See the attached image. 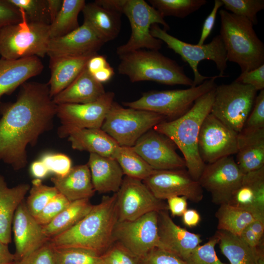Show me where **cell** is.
Wrapping results in <instances>:
<instances>
[{
  "instance_id": "6da1fadb",
  "label": "cell",
  "mask_w": 264,
  "mask_h": 264,
  "mask_svg": "<svg viewBox=\"0 0 264 264\" xmlns=\"http://www.w3.org/2000/svg\"><path fill=\"white\" fill-rule=\"evenodd\" d=\"M57 105L47 84L26 82L14 102H0V161L15 171L28 162L26 148L53 127Z\"/></svg>"
},
{
  "instance_id": "7a4b0ae2",
  "label": "cell",
  "mask_w": 264,
  "mask_h": 264,
  "mask_svg": "<svg viewBox=\"0 0 264 264\" xmlns=\"http://www.w3.org/2000/svg\"><path fill=\"white\" fill-rule=\"evenodd\" d=\"M116 193L104 196L100 202L75 225L49 240L55 248H78L102 255L113 242L118 221Z\"/></svg>"
},
{
  "instance_id": "3957f363",
  "label": "cell",
  "mask_w": 264,
  "mask_h": 264,
  "mask_svg": "<svg viewBox=\"0 0 264 264\" xmlns=\"http://www.w3.org/2000/svg\"><path fill=\"white\" fill-rule=\"evenodd\" d=\"M215 88L198 98L181 116L175 120L163 121L153 128L168 137L180 150L187 172L197 181L206 165L198 152V135L203 120L210 113Z\"/></svg>"
},
{
  "instance_id": "277c9868",
  "label": "cell",
  "mask_w": 264,
  "mask_h": 264,
  "mask_svg": "<svg viewBox=\"0 0 264 264\" xmlns=\"http://www.w3.org/2000/svg\"><path fill=\"white\" fill-rule=\"evenodd\" d=\"M219 14L220 35L225 48L227 61L238 65L241 73L264 64V44L257 36L252 23L226 10H220Z\"/></svg>"
},
{
  "instance_id": "5b68a950",
  "label": "cell",
  "mask_w": 264,
  "mask_h": 264,
  "mask_svg": "<svg viewBox=\"0 0 264 264\" xmlns=\"http://www.w3.org/2000/svg\"><path fill=\"white\" fill-rule=\"evenodd\" d=\"M118 73L132 82L149 81L167 85L193 87V80L175 61L158 50L139 49L119 56Z\"/></svg>"
},
{
  "instance_id": "8992f818",
  "label": "cell",
  "mask_w": 264,
  "mask_h": 264,
  "mask_svg": "<svg viewBox=\"0 0 264 264\" xmlns=\"http://www.w3.org/2000/svg\"><path fill=\"white\" fill-rule=\"evenodd\" d=\"M112 8L114 11L124 14L131 27L128 42L116 49L118 56L143 48L158 50L161 48L163 42L151 35V26L160 24L166 31L170 27L155 8L144 0H113Z\"/></svg>"
},
{
  "instance_id": "52a82bcc",
  "label": "cell",
  "mask_w": 264,
  "mask_h": 264,
  "mask_svg": "<svg viewBox=\"0 0 264 264\" xmlns=\"http://www.w3.org/2000/svg\"><path fill=\"white\" fill-rule=\"evenodd\" d=\"M220 77H223L214 76L199 85L186 89L148 91L135 101L123 104L129 108L159 114L168 121L175 120L188 111L198 98L216 88L215 80Z\"/></svg>"
},
{
  "instance_id": "ba28073f",
  "label": "cell",
  "mask_w": 264,
  "mask_h": 264,
  "mask_svg": "<svg viewBox=\"0 0 264 264\" xmlns=\"http://www.w3.org/2000/svg\"><path fill=\"white\" fill-rule=\"evenodd\" d=\"M20 11L22 17L21 22L0 30V55L8 60L44 57L50 39L49 25L29 22Z\"/></svg>"
},
{
  "instance_id": "9c48e42d",
  "label": "cell",
  "mask_w": 264,
  "mask_h": 264,
  "mask_svg": "<svg viewBox=\"0 0 264 264\" xmlns=\"http://www.w3.org/2000/svg\"><path fill=\"white\" fill-rule=\"evenodd\" d=\"M150 33L154 37L165 43L169 48L180 55L183 61L188 64L194 75L193 87L213 77L203 76L198 71V65L204 60L214 62L220 71L219 75L226 77L223 75L227 66L226 51L220 35L214 37L209 43L199 45L179 40L168 34L158 24H154L151 26Z\"/></svg>"
},
{
  "instance_id": "30bf717a",
  "label": "cell",
  "mask_w": 264,
  "mask_h": 264,
  "mask_svg": "<svg viewBox=\"0 0 264 264\" xmlns=\"http://www.w3.org/2000/svg\"><path fill=\"white\" fill-rule=\"evenodd\" d=\"M166 120L165 117L159 114L125 108L113 102L101 129L120 146L132 147L145 133Z\"/></svg>"
},
{
  "instance_id": "8fae6325",
  "label": "cell",
  "mask_w": 264,
  "mask_h": 264,
  "mask_svg": "<svg viewBox=\"0 0 264 264\" xmlns=\"http://www.w3.org/2000/svg\"><path fill=\"white\" fill-rule=\"evenodd\" d=\"M257 91L253 87L235 80L217 86L210 113L239 133L252 110Z\"/></svg>"
},
{
  "instance_id": "7c38bea8",
  "label": "cell",
  "mask_w": 264,
  "mask_h": 264,
  "mask_svg": "<svg viewBox=\"0 0 264 264\" xmlns=\"http://www.w3.org/2000/svg\"><path fill=\"white\" fill-rule=\"evenodd\" d=\"M113 242L122 244L140 259L155 248H162L158 229V212L148 213L132 221H117Z\"/></svg>"
},
{
  "instance_id": "4fadbf2b",
  "label": "cell",
  "mask_w": 264,
  "mask_h": 264,
  "mask_svg": "<svg viewBox=\"0 0 264 264\" xmlns=\"http://www.w3.org/2000/svg\"><path fill=\"white\" fill-rule=\"evenodd\" d=\"M243 176L233 157L229 156L206 164L198 181L210 193L212 202L220 205L231 203Z\"/></svg>"
},
{
  "instance_id": "5bb4252c",
  "label": "cell",
  "mask_w": 264,
  "mask_h": 264,
  "mask_svg": "<svg viewBox=\"0 0 264 264\" xmlns=\"http://www.w3.org/2000/svg\"><path fill=\"white\" fill-rule=\"evenodd\" d=\"M116 194L118 221H132L151 212L168 210L167 203L157 198L139 179L125 176Z\"/></svg>"
},
{
  "instance_id": "9a60e30c",
  "label": "cell",
  "mask_w": 264,
  "mask_h": 264,
  "mask_svg": "<svg viewBox=\"0 0 264 264\" xmlns=\"http://www.w3.org/2000/svg\"><path fill=\"white\" fill-rule=\"evenodd\" d=\"M238 133L209 113L203 120L198 138V149L205 164L213 163L237 152Z\"/></svg>"
},
{
  "instance_id": "2e32d148",
  "label": "cell",
  "mask_w": 264,
  "mask_h": 264,
  "mask_svg": "<svg viewBox=\"0 0 264 264\" xmlns=\"http://www.w3.org/2000/svg\"><path fill=\"white\" fill-rule=\"evenodd\" d=\"M143 182L159 199L183 196L198 203L203 198V189L198 181L194 179L185 169L155 170Z\"/></svg>"
},
{
  "instance_id": "e0dca14e",
  "label": "cell",
  "mask_w": 264,
  "mask_h": 264,
  "mask_svg": "<svg viewBox=\"0 0 264 264\" xmlns=\"http://www.w3.org/2000/svg\"><path fill=\"white\" fill-rule=\"evenodd\" d=\"M176 147L168 137L152 129L132 147L154 170L185 169V160L177 153Z\"/></svg>"
},
{
  "instance_id": "ac0fdd59",
  "label": "cell",
  "mask_w": 264,
  "mask_h": 264,
  "mask_svg": "<svg viewBox=\"0 0 264 264\" xmlns=\"http://www.w3.org/2000/svg\"><path fill=\"white\" fill-rule=\"evenodd\" d=\"M114 96V92L108 91L90 103L57 105L56 116L63 127L101 128Z\"/></svg>"
},
{
  "instance_id": "d6986e66",
  "label": "cell",
  "mask_w": 264,
  "mask_h": 264,
  "mask_svg": "<svg viewBox=\"0 0 264 264\" xmlns=\"http://www.w3.org/2000/svg\"><path fill=\"white\" fill-rule=\"evenodd\" d=\"M105 43L86 22L62 37L50 39L47 55L54 57H78L97 54Z\"/></svg>"
},
{
  "instance_id": "ffe728a7",
  "label": "cell",
  "mask_w": 264,
  "mask_h": 264,
  "mask_svg": "<svg viewBox=\"0 0 264 264\" xmlns=\"http://www.w3.org/2000/svg\"><path fill=\"white\" fill-rule=\"evenodd\" d=\"M12 229L16 247L15 260H19L45 244L49 240L42 226L29 212L23 200L15 213Z\"/></svg>"
},
{
  "instance_id": "44dd1931",
  "label": "cell",
  "mask_w": 264,
  "mask_h": 264,
  "mask_svg": "<svg viewBox=\"0 0 264 264\" xmlns=\"http://www.w3.org/2000/svg\"><path fill=\"white\" fill-rule=\"evenodd\" d=\"M58 135L67 137L73 149L114 158L119 145L101 128H78L60 126Z\"/></svg>"
},
{
  "instance_id": "7402d4cb",
  "label": "cell",
  "mask_w": 264,
  "mask_h": 264,
  "mask_svg": "<svg viewBox=\"0 0 264 264\" xmlns=\"http://www.w3.org/2000/svg\"><path fill=\"white\" fill-rule=\"evenodd\" d=\"M168 210L158 212V229L162 249L185 261L202 242L200 235L188 231L177 225Z\"/></svg>"
},
{
  "instance_id": "603a6c76",
  "label": "cell",
  "mask_w": 264,
  "mask_h": 264,
  "mask_svg": "<svg viewBox=\"0 0 264 264\" xmlns=\"http://www.w3.org/2000/svg\"><path fill=\"white\" fill-rule=\"evenodd\" d=\"M44 65L40 58L0 59V98L11 94L29 79L40 74Z\"/></svg>"
},
{
  "instance_id": "cb8c5ba5",
  "label": "cell",
  "mask_w": 264,
  "mask_h": 264,
  "mask_svg": "<svg viewBox=\"0 0 264 264\" xmlns=\"http://www.w3.org/2000/svg\"><path fill=\"white\" fill-rule=\"evenodd\" d=\"M236 163L244 174L264 167V128L242 129L237 137Z\"/></svg>"
},
{
  "instance_id": "d4e9b609",
  "label": "cell",
  "mask_w": 264,
  "mask_h": 264,
  "mask_svg": "<svg viewBox=\"0 0 264 264\" xmlns=\"http://www.w3.org/2000/svg\"><path fill=\"white\" fill-rule=\"evenodd\" d=\"M87 164L95 191L99 193L118 192L124 174L115 158L90 153Z\"/></svg>"
},
{
  "instance_id": "484cf974",
  "label": "cell",
  "mask_w": 264,
  "mask_h": 264,
  "mask_svg": "<svg viewBox=\"0 0 264 264\" xmlns=\"http://www.w3.org/2000/svg\"><path fill=\"white\" fill-rule=\"evenodd\" d=\"M30 188L27 183L10 188L4 177L0 175V240L6 244L12 241V222L16 210Z\"/></svg>"
},
{
  "instance_id": "4316f807",
  "label": "cell",
  "mask_w": 264,
  "mask_h": 264,
  "mask_svg": "<svg viewBox=\"0 0 264 264\" xmlns=\"http://www.w3.org/2000/svg\"><path fill=\"white\" fill-rule=\"evenodd\" d=\"M51 181L59 193L70 202L89 199L95 192L87 164L72 167L65 176H55Z\"/></svg>"
},
{
  "instance_id": "83f0119b",
  "label": "cell",
  "mask_w": 264,
  "mask_h": 264,
  "mask_svg": "<svg viewBox=\"0 0 264 264\" xmlns=\"http://www.w3.org/2000/svg\"><path fill=\"white\" fill-rule=\"evenodd\" d=\"M96 54L49 57L51 75L47 84L51 97L68 87L86 67L89 59Z\"/></svg>"
},
{
  "instance_id": "f1b7e54d",
  "label": "cell",
  "mask_w": 264,
  "mask_h": 264,
  "mask_svg": "<svg viewBox=\"0 0 264 264\" xmlns=\"http://www.w3.org/2000/svg\"><path fill=\"white\" fill-rule=\"evenodd\" d=\"M105 92L102 84L94 79L86 66L68 87L52 99L56 105L85 104L96 101Z\"/></svg>"
},
{
  "instance_id": "f546056e",
  "label": "cell",
  "mask_w": 264,
  "mask_h": 264,
  "mask_svg": "<svg viewBox=\"0 0 264 264\" xmlns=\"http://www.w3.org/2000/svg\"><path fill=\"white\" fill-rule=\"evenodd\" d=\"M82 12L84 22L88 23L105 43L117 37L121 28V14L106 9L95 1L86 3Z\"/></svg>"
},
{
  "instance_id": "4dcf8cb0",
  "label": "cell",
  "mask_w": 264,
  "mask_h": 264,
  "mask_svg": "<svg viewBox=\"0 0 264 264\" xmlns=\"http://www.w3.org/2000/svg\"><path fill=\"white\" fill-rule=\"evenodd\" d=\"M261 215H264V212L230 204L220 205L215 214L218 230L226 231L239 237L246 227Z\"/></svg>"
},
{
  "instance_id": "1f68e13d",
  "label": "cell",
  "mask_w": 264,
  "mask_h": 264,
  "mask_svg": "<svg viewBox=\"0 0 264 264\" xmlns=\"http://www.w3.org/2000/svg\"><path fill=\"white\" fill-rule=\"evenodd\" d=\"M222 254L230 264H257L258 246L252 248L240 237L218 230L215 233Z\"/></svg>"
},
{
  "instance_id": "d6a6232c",
  "label": "cell",
  "mask_w": 264,
  "mask_h": 264,
  "mask_svg": "<svg viewBox=\"0 0 264 264\" xmlns=\"http://www.w3.org/2000/svg\"><path fill=\"white\" fill-rule=\"evenodd\" d=\"M93 206L88 198L71 202L49 223L42 226L44 233L50 239L64 232L86 216Z\"/></svg>"
},
{
  "instance_id": "836d02e7",
  "label": "cell",
  "mask_w": 264,
  "mask_h": 264,
  "mask_svg": "<svg viewBox=\"0 0 264 264\" xmlns=\"http://www.w3.org/2000/svg\"><path fill=\"white\" fill-rule=\"evenodd\" d=\"M86 4L84 0H63L62 8L49 25L50 38L62 37L80 25L78 17Z\"/></svg>"
},
{
  "instance_id": "e575fe53",
  "label": "cell",
  "mask_w": 264,
  "mask_h": 264,
  "mask_svg": "<svg viewBox=\"0 0 264 264\" xmlns=\"http://www.w3.org/2000/svg\"><path fill=\"white\" fill-rule=\"evenodd\" d=\"M121 168L124 175L143 180L154 171L132 147L119 146L114 157Z\"/></svg>"
},
{
  "instance_id": "d590c367",
  "label": "cell",
  "mask_w": 264,
  "mask_h": 264,
  "mask_svg": "<svg viewBox=\"0 0 264 264\" xmlns=\"http://www.w3.org/2000/svg\"><path fill=\"white\" fill-rule=\"evenodd\" d=\"M148 1L164 18L174 16L181 19L197 11L207 3L206 0H149Z\"/></svg>"
},
{
  "instance_id": "8d00e7d4",
  "label": "cell",
  "mask_w": 264,
  "mask_h": 264,
  "mask_svg": "<svg viewBox=\"0 0 264 264\" xmlns=\"http://www.w3.org/2000/svg\"><path fill=\"white\" fill-rule=\"evenodd\" d=\"M25 202L26 207L30 214L36 216L59 192L53 186L44 184L41 179L35 178L32 181V187Z\"/></svg>"
},
{
  "instance_id": "74e56055",
  "label": "cell",
  "mask_w": 264,
  "mask_h": 264,
  "mask_svg": "<svg viewBox=\"0 0 264 264\" xmlns=\"http://www.w3.org/2000/svg\"><path fill=\"white\" fill-rule=\"evenodd\" d=\"M53 251L55 264H104L102 255L90 250L53 247Z\"/></svg>"
},
{
  "instance_id": "f35d334b",
  "label": "cell",
  "mask_w": 264,
  "mask_h": 264,
  "mask_svg": "<svg viewBox=\"0 0 264 264\" xmlns=\"http://www.w3.org/2000/svg\"><path fill=\"white\" fill-rule=\"evenodd\" d=\"M22 12L29 22L50 25L47 0H8Z\"/></svg>"
},
{
  "instance_id": "ab89813d",
  "label": "cell",
  "mask_w": 264,
  "mask_h": 264,
  "mask_svg": "<svg viewBox=\"0 0 264 264\" xmlns=\"http://www.w3.org/2000/svg\"><path fill=\"white\" fill-rule=\"evenodd\" d=\"M226 10L258 23L257 13L264 9V0H221Z\"/></svg>"
},
{
  "instance_id": "60d3db41",
  "label": "cell",
  "mask_w": 264,
  "mask_h": 264,
  "mask_svg": "<svg viewBox=\"0 0 264 264\" xmlns=\"http://www.w3.org/2000/svg\"><path fill=\"white\" fill-rule=\"evenodd\" d=\"M218 242L215 235L204 244L199 245L185 260L186 264H225L217 255L215 246Z\"/></svg>"
},
{
  "instance_id": "b9f144b4",
  "label": "cell",
  "mask_w": 264,
  "mask_h": 264,
  "mask_svg": "<svg viewBox=\"0 0 264 264\" xmlns=\"http://www.w3.org/2000/svg\"><path fill=\"white\" fill-rule=\"evenodd\" d=\"M102 257L104 264H140L139 259L117 242H113Z\"/></svg>"
},
{
  "instance_id": "7bdbcfd3",
  "label": "cell",
  "mask_w": 264,
  "mask_h": 264,
  "mask_svg": "<svg viewBox=\"0 0 264 264\" xmlns=\"http://www.w3.org/2000/svg\"><path fill=\"white\" fill-rule=\"evenodd\" d=\"M70 202L64 196L59 193L49 201L34 218L41 226L46 225L66 208Z\"/></svg>"
},
{
  "instance_id": "ee69618b",
  "label": "cell",
  "mask_w": 264,
  "mask_h": 264,
  "mask_svg": "<svg viewBox=\"0 0 264 264\" xmlns=\"http://www.w3.org/2000/svg\"><path fill=\"white\" fill-rule=\"evenodd\" d=\"M40 159L44 164L49 173H53L57 176H65L72 167L70 158L62 153H45Z\"/></svg>"
},
{
  "instance_id": "f6af8a7d",
  "label": "cell",
  "mask_w": 264,
  "mask_h": 264,
  "mask_svg": "<svg viewBox=\"0 0 264 264\" xmlns=\"http://www.w3.org/2000/svg\"><path fill=\"white\" fill-rule=\"evenodd\" d=\"M242 182L253 189L256 194L257 206L264 211V167L244 174Z\"/></svg>"
},
{
  "instance_id": "bcb514c9",
  "label": "cell",
  "mask_w": 264,
  "mask_h": 264,
  "mask_svg": "<svg viewBox=\"0 0 264 264\" xmlns=\"http://www.w3.org/2000/svg\"><path fill=\"white\" fill-rule=\"evenodd\" d=\"M14 264H55L53 247L49 241L43 246Z\"/></svg>"
},
{
  "instance_id": "7dc6e473",
  "label": "cell",
  "mask_w": 264,
  "mask_h": 264,
  "mask_svg": "<svg viewBox=\"0 0 264 264\" xmlns=\"http://www.w3.org/2000/svg\"><path fill=\"white\" fill-rule=\"evenodd\" d=\"M140 264H186V263L167 250L155 248L140 259Z\"/></svg>"
},
{
  "instance_id": "c3c4849f",
  "label": "cell",
  "mask_w": 264,
  "mask_h": 264,
  "mask_svg": "<svg viewBox=\"0 0 264 264\" xmlns=\"http://www.w3.org/2000/svg\"><path fill=\"white\" fill-rule=\"evenodd\" d=\"M264 128V89L256 96L255 102L243 129Z\"/></svg>"
},
{
  "instance_id": "681fc988",
  "label": "cell",
  "mask_w": 264,
  "mask_h": 264,
  "mask_svg": "<svg viewBox=\"0 0 264 264\" xmlns=\"http://www.w3.org/2000/svg\"><path fill=\"white\" fill-rule=\"evenodd\" d=\"M230 204L239 207L253 208L260 210L256 205V194L248 184L242 183L235 193Z\"/></svg>"
},
{
  "instance_id": "f907efd6",
  "label": "cell",
  "mask_w": 264,
  "mask_h": 264,
  "mask_svg": "<svg viewBox=\"0 0 264 264\" xmlns=\"http://www.w3.org/2000/svg\"><path fill=\"white\" fill-rule=\"evenodd\" d=\"M20 10L8 0H0V30L4 27L22 21Z\"/></svg>"
},
{
  "instance_id": "816d5d0a",
  "label": "cell",
  "mask_w": 264,
  "mask_h": 264,
  "mask_svg": "<svg viewBox=\"0 0 264 264\" xmlns=\"http://www.w3.org/2000/svg\"><path fill=\"white\" fill-rule=\"evenodd\" d=\"M235 81L250 85L257 91L264 89V64L255 69L241 73Z\"/></svg>"
},
{
  "instance_id": "f5cc1de1",
  "label": "cell",
  "mask_w": 264,
  "mask_h": 264,
  "mask_svg": "<svg viewBox=\"0 0 264 264\" xmlns=\"http://www.w3.org/2000/svg\"><path fill=\"white\" fill-rule=\"evenodd\" d=\"M223 6L221 0H215L214 7L205 20L202 27L201 32L198 45H202L211 34L215 23L217 13L220 8Z\"/></svg>"
},
{
  "instance_id": "db71d44e",
  "label": "cell",
  "mask_w": 264,
  "mask_h": 264,
  "mask_svg": "<svg viewBox=\"0 0 264 264\" xmlns=\"http://www.w3.org/2000/svg\"><path fill=\"white\" fill-rule=\"evenodd\" d=\"M167 205L173 216H182L187 209V199L183 196H175L167 199Z\"/></svg>"
},
{
  "instance_id": "11a10c76",
  "label": "cell",
  "mask_w": 264,
  "mask_h": 264,
  "mask_svg": "<svg viewBox=\"0 0 264 264\" xmlns=\"http://www.w3.org/2000/svg\"><path fill=\"white\" fill-rule=\"evenodd\" d=\"M109 66L110 65L105 56L96 54L89 59L87 65V68L90 73L93 75Z\"/></svg>"
},
{
  "instance_id": "9f6ffc18",
  "label": "cell",
  "mask_w": 264,
  "mask_h": 264,
  "mask_svg": "<svg viewBox=\"0 0 264 264\" xmlns=\"http://www.w3.org/2000/svg\"><path fill=\"white\" fill-rule=\"evenodd\" d=\"M182 217L183 224L190 228L197 226L201 220L200 214L194 209H187Z\"/></svg>"
},
{
  "instance_id": "6f0895ef",
  "label": "cell",
  "mask_w": 264,
  "mask_h": 264,
  "mask_svg": "<svg viewBox=\"0 0 264 264\" xmlns=\"http://www.w3.org/2000/svg\"><path fill=\"white\" fill-rule=\"evenodd\" d=\"M30 171L34 177L41 179L45 177L49 173L44 164L40 159L34 161L31 163Z\"/></svg>"
},
{
  "instance_id": "680465c9",
  "label": "cell",
  "mask_w": 264,
  "mask_h": 264,
  "mask_svg": "<svg viewBox=\"0 0 264 264\" xmlns=\"http://www.w3.org/2000/svg\"><path fill=\"white\" fill-rule=\"evenodd\" d=\"M239 237L252 248L257 247L262 241V240L260 241L258 239L249 226L243 230Z\"/></svg>"
},
{
  "instance_id": "91938a15",
  "label": "cell",
  "mask_w": 264,
  "mask_h": 264,
  "mask_svg": "<svg viewBox=\"0 0 264 264\" xmlns=\"http://www.w3.org/2000/svg\"><path fill=\"white\" fill-rule=\"evenodd\" d=\"M259 240L263 239L264 233V215L258 217L249 225Z\"/></svg>"
},
{
  "instance_id": "94428289",
  "label": "cell",
  "mask_w": 264,
  "mask_h": 264,
  "mask_svg": "<svg viewBox=\"0 0 264 264\" xmlns=\"http://www.w3.org/2000/svg\"><path fill=\"white\" fill-rule=\"evenodd\" d=\"M114 71L112 67L109 66L92 75L94 79L99 83L106 82L113 76Z\"/></svg>"
},
{
  "instance_id": "6125c7cd",
  "label": "cell",
  "mask_w": 264,
  "mask_h": 264,
  "mask_svg": "<svg viewBox=\"0 0 264 264\" xmlns=\"http://www.w3.org/2000/svg\"><path fill=\"white\" fill-rule=\"evenodd\" d=\"M47 1L51 23L60 11L63 0H47Z\"/></svg>"
},
{
  "instance_id": "be15d7a7",
  "label": "cell",
  "mask_w": 264,
  "mask_h": 264,
  "mask_svg": "<svg viewBox=\"0 0 264 264\" xmlns=\"http://www.w3.org/2000/svg\"><path fill=\"white\" fill-rule=\"evenodd\" d=\"M15 260V255L9 251L8 244L0 240V264L13 262Z\"/></svg>"
},
{
  "instance_id": "e7e4bbea",
  "label": "cell",
  "mask_w": 264,
  "mask_h": 264,
  "mask_svg": "<svg viewBox=\"0 0 264 264\" xmlns=\"http://www.w3.org/2000/svg\"><path fill=\"white\" fill-rule=\"evenodd\" d=\"M258 256L257 264H264V249L263 242H261L258 246Z\"/></svg>"
},
{
  "instance_id": "03108f58",
  "label": "cell",
  "mask_w": 264,
  "mask_h": 264,
  "mask_svg": "<svg viewBox=\"0 0 264 264\" xmlns=\"http://www.w3.org/2000/svg\"><path fill=\"white\" fill-rule=\"evenodd\" d=\"M14 261L10 262H7V263H4L0 264H14Z\"/></svg>"
}]
</instances>
